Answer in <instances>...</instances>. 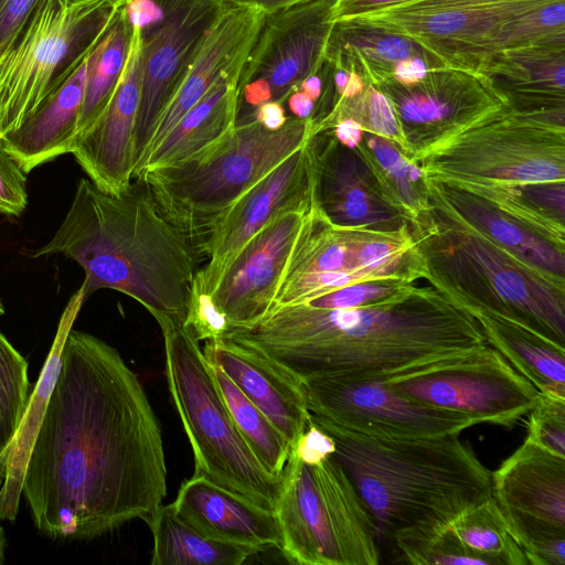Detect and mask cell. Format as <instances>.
Listing matches in <instances>:
<instances>
[{
	"label": "cell",
	"instance_id": "obj_9",
	"mask_svg": "<svg viewBox=\"0 0 565 565\" xmlns=\"http://www.w3.org/2000/svg\"><path fill=\"white\" fill-rule=\"evenodd\" d=\"M105 0H41L0 57V139L87 57L116 10Z\"/></svg>",
	"mask_w": 565,
	"mask_h": 565
},
{
	"label": "cell",
	"instance_id": "obj_7",
	"mask_svg": "<svg viewBox=\"0 0 565 565\" xmlns=\"http://www.w3.org/2000/svg\"><path fill=\"white\" fill-rule=\"evenodd\" d=\"M161 331L168 387L192 447L193 476L275 511L282 476L271 475L246 444L199 341L183 326H164Z\"/></svg>",
	"mask_w": 565,
	"mask_h": 565
},
{
	"label": "cell",
	"instance_id": "obj_14",
	"mask_svg": "<svg viewBox=\"0 0 565 565\" xmlns=\"http://www.w3.org/2000/svg\"><path fill=\"white\" fill-rule=\"evenodd\" d=\"M492 473V495L527 564L554 565L565 550V458L524 439Z\"/></svg>",
	"mask_w": 565,
	"mask_h": 565
},
{
	"label": "cell",
	"instance_id": "obj_2",
	"mask_svg": "<svg viewBox=\"0 0 565 565\" xmlns=\"http://www.w3.org/2000/svg\"><path fill=\"white\" fill-rule=\"evenodd\" d=\"M223 339L269 358L301 382H386L465 358L488 345L476 319L433 287L349 309L277 307L230 326Z\"/></svg>",
	"mask_w": 565,
	"mask_h": 565
},
{
	"label": "cell",
	"instance_id": "obj_6",
	"mask_svg": "<svg viewBox=\"0 0 565 565\" xmlns=\"http://www.w3.org/2000/svg\"><path fill=\"white\" fill-rule=\"evenodd\" d=\"M312 135V120L289 117L269 129L253 119L179 164L145 171L141 179L162 213L199 247L230 207Z\"/></svg>",
	"mask_w": 565,
	"mask_h": 565
},
{
	"label": "cell",
	"instance_id": "obj_12",
	"mask_svg": "<svg viewBox=\"0 0 565 565\" xmlns=\"http://www.w3.org/2000/svg\"><path fill=\"white\" fill-rule=\"evenodd\" d=\"M337 0H305L267 13L238 79L236 124L266 102L284 104L324 62Z\"/></svg>",
	"mask_w": 565,
	"mask_h": 565
},
{
	"label": "cell",
	"instance_id": "obj_15",
	"mask_svg": "<svg viewBox=\"0 0 565 565\" xmlns=\"http://www.w3.org/2000/svg\"><path fill=\"white\" fill-rule=\"evenodd\" d=\"M534 0H412L363 17L418 42L447 66L484 75L504 24Z\"/></svg>",
	"mask_w": 565,
	"mask_h": 565
},
{
	"label": "cell",
	"instance_id": "obj_51",
	"mask_svg": "<svg viewBox=\"0 0 565 565\" xmlns=\"http://www.w3.org/2000/svg\"><path fill=\"white\" fill-rule=\"evenodd\" d=\"M287 105L291 116L297 118H309L313 114L316 103L305 92L296 88L284 102Z\"/></svg>",
	"mask_w": 565,
	"mask_h": 565
},
{
	"label": "cell",
	"instance_id": "obj_20",
	"mask_svg": "<svg viewBox=\"0 0 565 565\" xmlns=\"http://www.w3.org/2000/svg\"><path fill=\"white\" fill-rule=\"evenodd\" d=\"M309 211L275 216L228 266L211 295L227 327L254 323L268 312Z\"/></svg>",
	"mask_w": 565,
	"mask_h": 565
},
{
	"label": "cell",
	"instance_id": "obj_40",
	"mask_svg": "<svg viewBox=\"0 0 565 565\" xmlns=\"http://www.w3.org/2000/svg\"><path fill=\"white\" fill-rule=\"evenodd\" d=\"M28 361L0 332V461L9 448L31 395Z\"/></svg>",
	"mask_w": 565,
	"mask_h": 565
},
{
	"label": "cell",
	"instance_id": "obj_27",
	"mask_svg": "<svg viewBox=\"0 0 565 565\" xmlns=\"http://www.w3.org/2000/svg\"><path fill=\"white\" fill-rule=\"evenodd\" d=\"M487 76L519 111L565 109V43H547L499 52Z\"/></svg>",
	"mask_w": 565,
	"mask_h": 565
},
{
	"label": "cell",
	"instance_id": "obj_19",
	"mask_svg": "<svg viewBox=\"0 0 565 565\" xmlns=\"http://www.w3.org/2000/svg\"><path fill=\"white\" fill-rule=\"evenodd\" d=\"M315 201L340 226L394 231L408 224L385 198L358 148L342 145L331 131L311 135Z\"/></svg>",
	"mask_w": 565,
	"mask_h": 565
},
{
	"label": "cell",
	"instance_id": "obj_17",
	"mask_svg": "<svg viewBox=\"0 0 565 565\" xmlns=\"http://www.w3.org/2000/svg\"><path fill=\"white\" fill-rule=\"evenodd\" d=\"M315 162L311 136L307 142L246 191L222 216L199 247L207 258L196 271L192 290L212 295L241 249L275 216L311 209Z\"/></svg>",
	"mask_w": 565,
	"mask_h": 565
},
{
	"label": "cell",
	"instance_id": "obj_24",
	"mask_svg": "<svg viewBox=\"0 0 565 565\" xmlns=\"http://www.w3.org/2000/svg\"><path fill=\"white\" fill-rule=\"evenodd\" d=\"M172 504L181 520L212 539L260 552L281 547V530L274 510L204 477L193 476L183 482Z\"/></svg>",
	"mask_w": 565,
	"mask_h": 565
},
{
	"label": "cell",
	"instance_id": "obj_11",
	"mask_svg": "<svg viewBox=\"0 0 565 565\" xmlns=\"http://www.w3.org/2000/svg\"><path fill=\"white\" fill-rule=\"evenodd\" d=\"M223 0H131L125 8L141 34V95L134 135L135 171L159 118L189 68Z\"/></svg>",
	"mask_w": 565,
	"mask_h": 565
},
{
	"label": "cell",
	"instance_id": "obj_10",
	"mask_svg": "<svg viewBox=\"0 0 565 565\" xmlns=\"http://www.w3.org/2000/svg\"><path fill=\"white\" fill-rule=\"evenodd\" d=\"M416 163L440 183L565 181V126L509 105L448 138Z\"/></svg>",
	"mask_w": 565,
	"mask_h": 565
},
{
	"label": "cell",
	"instance_id": "obj_52",
	"mask_svg": "<svg viewBox=\"0 0 565 565\" xmlns=\"http://www.w3.org/2000/svg\"><path fill=\"white\" fill-rule=\"evenodd\" d=\"M234 4L253 7L265 14L278 11L280 9L294 6L305 0H223Z\"/></svg>",
	"mask_w": 565,
	"mask_h": 565
},
{
	"label": "cell",
	"instance_id": "obj_35",
	"mask_svg": "<svg viewBox=\"0 0 565 565\" xmlns=\"http://www.w3.org/2000/svg\"><path fill=\"white\" fill-rule=\"evenodd\" d=\"M131 35L132 25L122 6L116 10L107 29L86 57L84 99L76 143L109 103L124 73Z\"/></svg>",
	"mask_w": 565,
	"mask_h": 565
},
{
	"label": "cell",
	"instance_id": "obj_3",
	"mask_svg": "<svg viewBox=\"0 0 565 565\" xmlns=\"http://www.w3.org/2000/svg\"><path fill=\"white\" fill-rule=\"evenodd\" d=\"M117 194L82 178L64 220L33 258L63 255L84 270L85 300L99 289L125 294L164 326H183L198 249L134 179Z\"/></svg>",
	"mask_w": 565,
	"mask_h": 565
},
{
	"label": "cell",
	"instance_id": "obj_23",
	"mask_svg": "<svg viewBox=\"0 0 565 565\" xmlns=\"http://www.w3.org/2000/svg\"><path fill=\"white\" fill-rule=\"evenodd\" d=\"M203 353L273 422L290 445L305 431L310 412L300 380L259 352L223 338L205 341Z\"/></svg>",
	"mask_w": 565,
	"mask_h": 565
},
{
	"label": "cell",
	"instance_id": "obj_30",
	"mask_svg": "<svg viewBox=\"0 0 565 565\" xmlns=\"http://www.w3.org/2000/svg\"><path fill=\"white\" fill-rule=\"evenodd\" d=\"M239 75L220 79L188 110L149 151L134 179L186 161L221 140L236 125Z\"/></svg>",
	"mask_w": 565,
	"mask_h": 565
},
{
	"label": "cell",
	"instance_id": "obj_41",
	"mask_svg": "<svg viewBox=\"0 0 565 565\" xmlns=\"http://www.w3.org/2000/svg\"><path fill=\"white\" fill-rule=\"evenodd\" d=\"M547 43H565V0H534L502 26L497 51Z\"/></svg>",
	"mask_w": 565,
	"mask_h": 565
},
{
	"label": "cell",
	"instance_id": "obj_26",
	"mask_svg": "<svg viewBox=\"0 0 565 565\" xmlns=\"http://www.w3.org/2000/svg\"><path fill=\"white\" fill-rule=\"evenodd\" d=\"M428 186L433 207L456 216L523 260L565 278V244L551 241L463 189L429 180Z\"/></svg>",
	"mask_w": 565,
	"mask_h": 565
},
{
	"label": "cell",
	"instance_id": "obj_54",
	"mask_svg": "<svg viewBox=\"0 0 565 565\" xmlns=\"http://www.w3.org/2000/svg\"><path fill=\"white\" fill-rule=\"evenodd\" d=\"M78 1H87V0H78ZM105 1L109 2L110 4H113L116 8H120L122 6H126L131 0H105Z\"/></svg>",
	"mask_w": 565,
	"mask_h": 565
},
{
	"label": "cell",
	"instance_id": "obj_44",
	"mask_svg": "<svg viewBox=\"0 0 565 565\" xmlns=\"http://www.w3.org/2000/svg\"><path fill=\"white\" fill-rule=\"evenodd\" d=\"M529 414L525 439L565 458V396L539 392Z\"/></svg>",
	"mask_w": 565,
	"mask_h": 565
},
{
	"label": "cell",
	"instance_id": "obj_42",
	"mask_svg": "<svg viewBox=\"0 0 565 565\" xmlns=\"http://www.w3.org/2000/svg\"><path fill=\"white\" fill-rule=\"evenodd\" d=\"M394 542L408 563L417 565H488L457 540L448 526L436 531H404Z\"/></svg>",
	"mask_w": 565,
	"mask_h": 565
},
{
	"label": "cell",
	"instance_id": "obj_22",
	"mask_svg": "<svg viewBox=\"0 0 565 565\" xmlns=\"http://www.w3.org/2000/svg\"><path fill=\"white\" fill-rule=\"evenodd\" d=\"M264 17L265 13L256 8L224 1L221 12L163 109L143 159L220 79L242 73Z\"/></svg>",
	"mask_w": 565,
	"mask_h": 565
},
{
	"label": "cell",
	"instance_id": "obj_31",
	"mask_svg": "<svg viewBox=\"0 0 565 565\" xmlns=\"http://www.w3.org/2000/svg\"><path fill=\"white\" fill-rule=\"evenodd\" d=\"M415 56L436 55L409 36L352 18L334 21L324 60L333 66L353 70L374 84L391 76L398 63Z\"/></svg>",
	"mask_w": 565,
	"mask_h": 565
},
{
	"label": "cell",
	"instance_id": "obj_33",
	"mask_svg": "<svg viewBox=\"0 0 565 565\" xmlns=\"http://www.w3.org/2000/svg\"><path fill=\"white\" fill-rule=\"evenodd\" d=\"M148 525L153 539L152 565H241L260 552L202 534L178 516L172 503L162 504Z\"/></svg>",
	"mask_w": 565,
	"mask_h": 565
},
{
	"label": "cell",
	"instance_id": "obj_48",
	"mask_svg": "<svg viewBox=\"0 0 565 565\" xmlns=\"http://www.w3.org/2000/svg\"><path fill=\"white\" fill-rule=\"evenodd\" d=\"M412 0H337L334 21L363 17Z\"/></svg>",
	"mask_w": 565,
	"mask_h": 565
},
{
	"label": "cell",
	"instance_id": "obj_1",
	"mask_svg": "<svg viewBox=\"0 0 565 565\" xmlns=\"http://www.w3.org/2000/svg\"><path fill=\"white\" fill-rule=\"evenodd\" d=\"M35 438L22 497L39 533L90 541L147 524L167 495L160 423L120 353L71 329Z\"/></svg>",
	"mask_w": 565,
	"mask_h": 565
},
{
	"label": "cell",
	"instance_id": "obj_21",
	"mask_svg": "<svg viewBox=\"0 0 565 565\" xmlns=\"http://www.w3.org/2000/svg\"><path fill=\"white\" fill-rule=\"evenodd\" d=\"M132 35L124 73L106 108L78 139L76 162L102 191L117 194L134 180V135L141 95L139 25Z\"/></svg>",
	"mask_w": 565,
	"mask_h": 565
},
{
	"label": "cell",
	"instance_id": "obj_25",
	"mask_svg": "<svg viewBox=\"0 0 565 565\" xmlns=\"http://www.w3.org/2000/svg\"><path fill=\"white\" fill-rule=\"evenodd\" d=\"M85 75L86 58L15 130L1 139L6 151L26 174L74 151Z\"/></svg>",
	"mask_w": 565,
	"mask_h": 565
},
{
	"label": "cell",
	"instance_id": "obj_49",
	"mask_svg": "<svg viewBox=\"0 0 565 565\" xmlns=\"http://www.w3.org/2000/svg\"><path fill=\"white\" fill-rule=\"evenodd\" d=\"M288 118L284 104L266 102L254 110L250 120L256 119L269 129H278L286 124Z\"/></svg>",
	"mask_w": 565,
	"mask_h": 565
},
{
	"label": "cell",
	"instance_id": "obj_28",
	"mask_svg": "<svg viewBox=\"0 0 565 565\" xmlns=\"http://www.w3.org/2000/svg\"><path fill=\"white\" fill-rule=\"evenodd\" d=\"M84 302L85 297L81 286L71 297L61 316L52 347L39 380L31 392L18 430L7 449L6 476L0 487L1 521L13 523L17 520L24 473L60 372L63 347Z\"/></svg>",
	"mask_w": 565,
	"mask_h": 565
},
{
	"label": "cell",
	"instance_id": "obj_4",
	"mask_svg": "<svg viewBox=\"0 0 565 565\" xmlns=\"http://www.w3.org/2000/svg\"><path fill=\"white\" fill-rule=\"evenodd\" d=\"M335 443L343 467L376 530L391 539L404 531L446 529L492 495V473L459 435L394 438L345 429L312 415Z\"/></svg>",
	"mask_w": 565,
	"mask_h": 565
},
{
	"label": "cell",
	"instance_id": "obj_32",
	"mask_svg": "<svg viewBox=\"0 0 565 565\" xmlns=\"http://www.w3.org/2000/svg\"><path fill=\"white\" fill-rule=\"evenodd\" d=\"M484 339L543 394L565 396V348L504 319L469 312Z\"/></svg>",
	"mask_w": 565,
	"mask_h": 565
},
{
	"label": "cell",
	"instance_id": "obj_43",
	"mask_svg": "<svg viewBox=\"0 0 565 565\" xmlns=\"http://www.w3.org/2000/svg\"><path fill=\"white\" fill-rule=\"evenodd\" d=\"M414 282L381 278L352 284L315 298L306 303L319 309H349L390 301L406 292Z\"/></svg>",
	"mask_w": 565,
	"mask_h": 565
},
{
	"label": "cell",
	"instance_id": "obj_50",
	"mask_svg": "<svg viewBox=\"0 0 565 565\" xmlns=\"http://www.w3.org/2000/svg\"><path fill=\"white\" fill-rule=\"evenodd\" d=\"M332 135L344 146L356 148L363 135L361 126L352 119L337 121L331 130Z\"/></svg>",
	"mask_w": 565,
	"mask_h": 565
},
{
	"label": "cell",
	"instance_id": "obj_34",
	"mask_svg": "<svg viewBox=\"0 0 565 565\" xmlns=\"http://www.w3.org/2000/svg\"><path fill=\"white\" fill-rule=\"evenodd\" d=\"M451 185L487 200L551 241L565 244V181Z\"/></svg>",
	"mask_w": 565,
	"mask_h": 565
},
{
	"label": "cell",
	"instance_id": "obj_47",
	"mask_svg": "<svg viewBox=\"0 0 565 565\" xmlns=\"http://www.w3.org/2000/svg\"><path fill=\"white\" fill-rule=\"evenodd\" d=\"M41 0H0V57L13 43Z\"/></svg>",
	"mask_w": 565,
	"mask_h": 565
},
{
	"label": "cell",
	"instance_id": "obj_37",
	"mask_svg": "<svg viewBox=\"0 0 565 565\" xmlns=\"http://www.w3.org/2000/svg\"><path fill=\"white\" fill-rule=\"evenodd\" d=\"M209 364L222 398L246 444L271 475L282 476L291 447L289 440L220 367Z\"/></svg>",
	"mask_w": 565,
	"mask_h": 565
},
{
	"label": "cell",
	"instance_id": "obj_55",
	"mask_svg": "<svg viewBox=\"0 0 565 565\" xmlns=\"http://www.w3.org/2000/svg\"><path fill=\"white\" fill-rule=\"evenodd\" d=\"M4 311H6V309H4L3 302L0 297V316H2L4 313Z\"/></svg>",
	"mask_w": 565,
	"mask_h": 565
},
{
	"label": "cell",
	"instance_id": "obj_39",
	"mask_svg": "<svg viewBox=\"0 0 565 565\" xmlns=\"http://www.w3.org/2000/svg\"><path fill=\"white\" fill-rule=\"evenodd\" d=\"M341 119H352L361 126L362 130L390 140L407 157V146L394 107L391 100L372 84L366 82L359 94L339 98L323 118L312 121V134L329 131Z\"/></svg>",
	"mask_w": 565,
	"mask_h": 565
},
{
	"label": "cell",
	"instance_id": "obj_16",
	"mask_svg": "<svg viewBox=\"0 0 565 565\" xmlns=\"http://www.w3.org/2000/svg\"><path fill=\"white\" fill-rule=\"evenodd\" d=\"M372 85L391 100L407 146L406 158L414 162L508 105L487 76L452 66L430 68L415 83L387 76Z\"/></svg>",
	"mask_w": 565,
	"mask_h": 565
},
{
	"label": "cell",
	"instance_id": "obj_46",
	"mask_svg": "<svg viewBox=\"0 0 565 565\" xmlns=\"http://www.w3.org/2000/svg\"><path fill=\"white\" fill-rule=\"evenodd\" d=\"M26 205V173L6 151L0 139V214L19 216Z\"/></svg>",
	"mask_w": 565,
	"mask_h": 565
},
{
	"label": "cell",
	"instance_id": "obj_45",
	"mask_svg": "<svg viewBox=\"0 0 565 565\" xmlns=\"http://www.w3.org/2000/svg\"><path fill=\"white\" fill-rule=\"evenodd\" d=\"M183 327L198 341H211L222 338L227 321L212 296L192 290Z\"/></svg>",
	"mask_w": 565,
	"mask_h": 565
},
{
	"label": "cell",
	"instance_id": "obj_8",
	"mask_svg": "<svg viewBox=\"0 0 565 565\" xmlns=\"http://www.w3.org/2000/svg\"><path fill=\"white\" fill-rule=\"evenodd\" d=\"M286 559L298 565H377L376 525L331 455L312 461L292 448L275 509Z\"/></svg>",
	"mask_w": 565,
	"mask_h": 565
},
{
	"label": "cell",
	"instance_id": "obj_13",
	"mask_svg": "<svg viewBox=\"0 0 565 565\" xmlns=\"http://www.w3.org/2000/svg\"><path fill=\"white\" fill-rule=\"evenodd\" d=\"M419 404L478 424L512 427L534 406L539 391L491 345L426 371L386 382Z\"/></svg>",
	"mask_w": 565,
	"mask_h": 565
},
{
	"label": "cell",
	"instance_id": "obj_29",
	"mask_svg": "<svg viewBox=\"0 0 565 565\" xmlns=\"http://www.w3.org/2000/svg\"><path fill=\"white\" fill-rule=\"evenodd\" d=\"M366 227L331 223L316 201L295 243L281 281L306 275L348 274L360 281L386 278L372 268L364 255ZM279 282V284H280Z\"/></svg>",
	"mask_w": 565,
	"mask_h": 565
},
{
	"label": "cell",
	"instance_id": "obj_53",
	"mask_svg": "<svg viewBox=\"0 0 565 565\" xmlns=\"http://www.w3.org/2000/svg\"><path fill=\"white\" fill-rule=\"evenodd\" d=\"M7 536L3 526L0 524V565L4 563L6 548H7Z\"/></svg>",
	"mask_w": 565,
	"mask_h": 565
},
{
	"label": "cell",
	"instance_id": "obj_38",
	"mask_svg": "<svg viewBox=\"0 0 565 565\" xmlns=\"http://www.w3.org/2000/svg\"><path fill=\"white\" fill-rule=\"evenodd\" d=\"M448 530L488 565H529L493 495L457 516Z\"/></svg>",
	"mask_w": 565,
	"mask_h": 565
},
{
	"label": "cell",
	"instance_id": "obj_5",
	"mask_svg": "<svg viewBox=\"0 0 565 565\" xmlns=\"http://www.w3.org/2000/svg\"><path fill=\"white\" fill-rule=\"evenodd\" d=\"M408 224L434 289L468 312L504 319L565 348L564 277L433 206Z\"/></svg>",
	"mask_w": 565,
	"mask_h": 565
},
{
	"label": "cell",
	"instance_id": "obj_36",
	"mask_svg": "<svg viewBox=\"0 0 565 565\" xmlns=\"http://www.w3.org/2000/svg\"><path fill=\"white\" fill-rule=\"evenodd\" d=\"M386 200L409 222L430 209L428 179L390 140L363 130L356 146Z\"/></svg>",
	"mask_w": 565,
	"mask_h": 565
},
{
	"label": "cell",
	"instance_id": "obj_18",
	"mask_svg": "<svg viewBox=\"0 0 565 565\" xmlns=\"http://www.w3.org/2000/svg\"><path fill=\"white\" fill-rule=\"evenodd\" d=\"M312 415L345 429L382 437L427 438L460 435L477 423L460 414L406 398L383 382L329 377L302 382Z\"/></svg>",
	"mask_w": 565,
	"mask_h": 565
}]
</instances>
